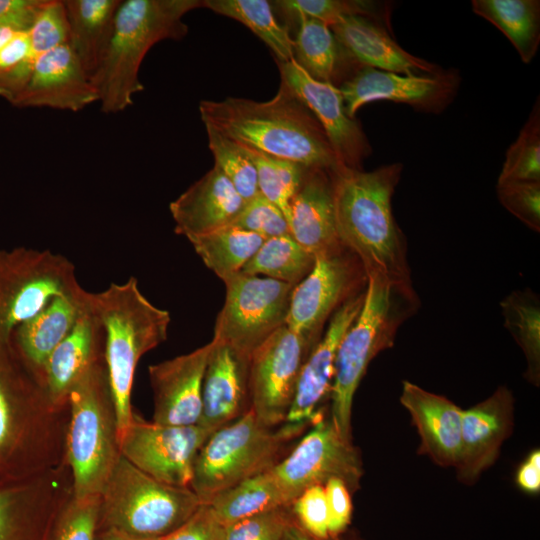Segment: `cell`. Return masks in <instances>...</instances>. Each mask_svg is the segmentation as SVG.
Masks as SVG:
<instances>
[{
  "mask_svg": "<svg viewBox=\"0 0 540 540\" xmlns=\"http://www.w3.org/2000/svg\"><path fill=\"white\" fill-rule=\"evenodd\" d=\"M31 58L35 56L28 30L19 31L0 50V73L10 71Z\"/></svg>",
  "mask_w": 540,
  "mask_h": 540,
  "instance_id": "cell-51",
  "label": "cell"
},
{
  "mask_svg": "<svg viewBox=\"0 0 540 540\" xmlns=\"http://www.w3.org/2000/svg\"><path fill=\"white\" fill-rule=\"evenodd\" d=\"M292 237L315 256L342 245L339 240L331 170L311 168L290 205Z\"/></svg>",
  "mask_w": 540,
  "mask_h": 540,
  "instance_id": "cell-28",
  "label": "cell"
},
{
  "mask_svg": "<svg viewBox=\"0 0 540 540\" xmlns=\"http://www.w3.org/2000/svg\"><path fill=\"white\" fill-rule=\"evenodd\" d=\"M35 57L69 42V25L63 0H45L28 30Z\"/></svg>",
  "mask_w": 540,
  "mask_h": 540,
  "instance_id": "cell-43",
  "label": "cell"
},
{
  "mask_svg": "<svg viewBox=\"0 0 540 540\" xmlns=\"http://www.w3.org/2000/svg\"><path fill=\"white\" fill-rule=\"evenodd\" d=\"M229 226H233L264 239L290 234L289 225L282 211L260 193L245 202Z\"/></svg>",
  "mask_w": 540,
  "mask_h": 540,
  "instance_id": "cell-45",
  "label": "cell"
},
{
  "mask_svg": "<svg viewBox=\"0 0 540 540\" xmlns=\"http://www.w3.org/2000/svg\"><path fill=\"white\" fill-rule=\"evenodd\" d=\"M291 506L304 531L319 539L330 537L324 485L305 489L292 501Z\"/></svg>",
  "mask_w": 540,
  "mask_h": 540,
  "instance_id": "cell-47",
  "label": "cell"
},
{
  "mask_svg": "<svg viewBox=\"0 0 540 540\" xmlns=\"http://www.w3.org/2000/svg\"><path fill=\"white\" fill-rule=\"evenodd\" d=\"M100 496L77 498L74 494L61 509L49 540H95Z\"/></svg>",
  "mask_w": 540,
  "mask_h": 540,
  "instance_id": "cell-42",
  "label": "cell"
},
{
  "mask_svg": "<svg viewBox=\"0 0 540 540\" xmlns=\"http://www.w3.org/2000/svg\"><path fill=\"white\" fill-rule=\"evenodd\" d=\"M290 439L282 427L265 426L249 409L209 436L197 455L189 488L206 504L220 492L272 468Z\"/></svg>",
  "mask_w": 540,
  "mask_h": 540,
  "instance_id": "cell-9",
  "label": "cell"
},
{
  "mask_svg": "<svg viewBox=\"0 0 540 540\" xmlns=\"http://www.w3.org/2000/svg\"><path fill=\"white\" fill-rule=\"evenodd\" d=\"M281 81L310 109L323 127L339 166L363 169L372 147L360 122L345 109L339 88L310 77L292 59L277 62Z\"/></svg>",
  "mask_w": 540,
  "mask_h": 540,
  "instance_id": "cell-18",
  "label": "cell"
},
{
  "mask_svg": "<svg viewBox=\"0 0 540 540\" xmlns=\"http://www.w3.org/2000/svg\"><path fill=\"white\" fill-rule=\"evenodd\" d=\"M418 306L413 286L367 275L362 307L338 345L330 393V419L345 440L352 441L353 399L370 362L393 346L399 327Z\"/></svg>",
  "mask_w": 540,
  "mask_h": 540,
  "instance_id": "cell-5",
  "label": "cell"
},
{
  "mask_svg": "<svg viewBox=\"0 0 540 540\" xmlns=\"http://www.w3.org/2000/svg\"><path fill=\"white\" fill-rule=\"evenodd\" d=\"M330 28L360 66L406 75H435L444 70L403 49L392 36V28L376 19L347 16Z\"/></svg>",
  "mask_w": 540,
  "mask_h": 540,
  "instance_id": "cell-25",
  "label": "cell"
},
{
  "mask_svg": "<svg viewBox=\"0 0 540 540\" xmlns=\"http://www.w3.org/2000/svg\"><path fill=\"white\" fill-rule=\"evenodd\" d=\"M402 170L401 163L372 171L338 166L331 177L340 242L359 258L367 275L412 286L406 238L392 209Z\"/></svg>",
  "mask_w": 540,
  "mask_h": 540,
  "instance_id": "cell-2",
  "label": "cell"
},
{
  "mask_svg": "<svg viewBox=\"0 0 540 540\" xmlns=\"http://www.w3.org/2000/svg\"><path fill=\"white\" fill-rule=\"evenodd\" d=\"M199 112L204 125L271 156L309 168L333 170L339 166L317 118L282 81L268 101L203 100Z\"/></svg>",
  "mask_w": 540,
  "mask_h": 540,
  "instance_id": "cell-3",
  "label": "cell"
},
{
  "mask_svg": "<svg viewBox=\"0 0 540 540\" xmlns=\"http://www.w3.org/2000/svg\"><path fill=\"white\" fill-rule=\"evenodd\" d=\"M496 194L507 211L531 230L540 231V181L497 183Z\"/></svg>",
  "mask_w": 540,
  "mask_h": 540,
  "instance_id": "cell-44",
  "label": "cell"
},
{
  "mask_svg": "<svg viewBox=\"0 0 540 540\" xmlns=\"http://www.w3.org/2000/svg\"><path fill=\"white\" fill-rule=\"evenodd\" d=\"M365 291L351 297L330 317L325 333L305 360L294 399L282 427L292 437L323 418L321 405L330 396L338 345L358 315Z\"/></svg>",
  "mask_w": 540,
  "mask_h": 540,
  "instance_id": "cell-19",
  "label": "cell"
},
{
  "mask_svg": "<svg viewBox=\"0 0 540 540\" xmlns=\"http://www.w3.org/2000/svg\"><path fill=\"white\" fill-rule=\"evenodd\" d=\"M68 422L69 407L52 402L11 341L0 342V488L63 464Z\"/></svg>",
  "mask_w": 540,
  "mask_h": 540,
  "instance_id": "cell-1",
  "label": "cell"
},
{
  "mask_svg": "<svg viewBox=\"0 0 540 540\" xmlns=\"http://www.w3.org/2000/svg\"><path fill=\"white\" fill-rule=\"evenodd\" d=\"M328 515L329 535L336 537L342 534L351 522V491L339 478H331L324 484Z\"/></svg>",
  "mask_w": 540,
  "mask_h": 540,
  "instance_id": "cell-48",
  "label": "cell"
},
{
  "mask_svg": "<svg viewBox=\"0 0 540 540\" xmlns=\"http://www.w3.org/2000/svg\"><path fill=\"white\" fill-rule=\"evenodd\" d=\"M99 496L98 530L110 529L138 539L169 535L202 505L189 487L160 482L122 455Z\"/></svg>",
  "mask_w": 540,
  "mask_h": 540,
  "instance_id": "cell-8",
  "label": "cell"
},
{
  "mask_svg": "<svg viewBox=\"0 0 540 540\" xmlns=\"http://www.w3.org/2000/svg\"><path fill=\"white\" fill-rule=\"evenodd\" d=\"M211 343L199 425L214 432L250 409V355L223 342Z\"/></svg>",
  "mask_w": 540,
  "mask_h": 540,
  "instance_id": "cell-23",
  "label": "cell"
},
{
  "mask_svg": "<svg viewBox=\"0 0 540 540\" xmlns=\"http://www.w3.org/2000/svg\"><path fill=\"white\" fill-rule=\"evenodd\" d=\"M315 258L291 234H284L265 239L241 272L296 286L310 273Z\"/></svg>",
  "mask_w": 540,
  "mask_h": 540,
  "instance_id": "cell-36",
  "label": "cell"
},
{
  "mask_svg": "<svg viewBox=\"0 0 540 540\" xmlns=\"http://www.w3.org/2000/svg\"><path fill=\"white\" fill-rule=\"evenodd\" d=\"M19 31L14 27L0 26V50L15 36Z\"/></svg>",
  "mask_w": 540,
  "mask_h": 540,
  "instance_id": "cell-55",
  "label": "cell"
},
{
  "mask_svg": "<svg viewBox=\"0 0 540 540\" xmlns=\"http://www.w3.org/2000/svg\"><path fill=\"white\" fill-rule=\"evenodd\" d=\"M91 293L73 328L49 355L43 368L48 395L59 407H69L72 388L104 357V330L92 306Z\"/></svg>",
  "mask_w": 540,
  "mask_h": 540,
  "instance_id": "cell-24",
  "label": "cell"
},
{
  "mask_svg": "<svg viewBox=\"0 0 540 540\" xmlns=\"http://www.w3.org/2000/svg\"><path fill=\"white\" fill-rule=\"evenodd\" d=\"M98 101L95 87L68 45L36 57L32 74L12 105L77 112Z\"/></svg>",
  "mask_w": 540,
  "mask_h": 540,
  "instance_id": "cell-22",
  "label": "cell"
},
{
  "mask_svg": "<svg viewBox=\"0 0 540 540\" xmlns=\"http://www.w3.org/2000/svg\"><path fill=\"white\" fill-rule=\"evenodd\" d=\"M316 343L285 324L251 353L250 409L265 426L285 422L302 366Z\"/></svg>",
  "mask_w": 540,
  "mask_h": 540,
  "instance_id": "cell-15",
  "label": "cell"
},
{
  "mask_svg": "<svg viewBox=\"0 0 540 540\" xmlns=\"http://www.w3.org/2000/svg\"><path fill=\"white\" fill-rule=\"evenodd\" d=\"M460 82L456 69L435 75H406L361 66L338 88L351 118L374 101L403 103L418 112L440 114L454 101Z\"/></svg>",
  "mask_w": 540,
  "mask_h": 540,
  "instance_id": "cell-16",
  "label": "cell"
},
{
  "mask_svg": "<svg viewBox=\"0 0 540 540\" xmlns=\"http://www.w3.org/2000/svg\"><path fill=\"white\" fill-rule=\"evenodd\" d=\"M121 0H63L69 25L68 46L91 81L111 38Z\"/></svg>",
  "mask_w": 540,
  "mask_h": 540,
  "instance_id": "cell-31",
  "label": "cell"
},
{
  "mask_svg": "<svg viewBox=\"0 0 540 540\" xmlns=\"http://www.w3.org/2000/svg\"><path fill=\"white\" fill-rule=\"evenodd\" d=\"M282 540H337L336 537H328L326 539H319L311 536L301 527H294L289 525L285 531L284 537Z\"/></svg>",
  "mask_w": 540,
  "mask_h": 540,
  "instance_id": "cell-53",
  "label": "cell"
},
{
  "mask_svg": "<svg viewBox=\"0 0 540 540\" xmlns=\"http://www.w3.org/2000/svg\"><path fill=\"white\" fill-rule=\"evenodd\" d=\"M215 164L247 202L259 194L255 166L243 146L215 128L204 125Z\"/></svg>",
  "mask_w": 540,
  "mask_h": 540,
  "instance_id": "cell-40",
  "label": "cell"
},
{
  "mask_svg": "<svg viewBox=\"0 0 540 540\" xmlns=\"http://www.w3.org/2000/svg\"><path fill=\"white\" fill-rule=\"evenodd\" d=\"M225 302L217 315L213 340L250 355L286 324L294 285L239 272L223 281Z\"/></svg>",
  "mask_w": 540,
  "mask_h": 540,
  "instance_id": "cell-11",
  "label": "cell"
},
{
  "mask_svg": "<svg viewBox=\"0 0 540 540\" xmlns=\"http://www.w3.org/2000/svg\"><path fill=\"white\" fill-rule=\"evenodd\" d=\"M203 7L232 18L258 36L273 52L277 62L294 59V39L276 19L266 0H203Z\"/></svg>",
  "mask_w": 540,
  "mask_h": 540,
  "instance_id": "cell-35",
  "label": "cell"
},
{
  "mask_svg": "<svg viewBox=\"0 0 540 540\" xmlns=\"http://www.w3.org/2000/svg\"><path fill=\"white\" fill-rule=\"evenodd\" d=\"M74 494L66 462L30 480L0 488V540H49Z\"/></svg>",
  "mask_w": 540,
  "mask_h": 540,
  "instance_id": "cell-17",
  "label": "cell"
},
{
  "mask_svg": "<svg viewBox=\"0 0 540 540\" xmlns=\"http://www.w3.org/2000/svg\"><path fill=\"white\" fill-rule=\"evenodd\" d=\"M514 399L500 386L480 403L463 410L457 477L473 484L496 461L513 428Z\"/></svg>",
  "mask_w": 540,
  "mask_h": 540,
  "instance_id": "cell-21",
  "label": "cell"
},
{
  "mask_svg": "<svg viewBox=\"0 0 540 540\" xmlns=\"http://www.w3.org/2000/svg\"><path fill=\"white\" fill-rule=\"evenodd\" d=\"M95 540H162L159 539H138L119 533L114 530L104 529L98 530Z\"/></svg>",
  "mask_w": 540,
  "mask_h": 540,
  "instance_id": "cell-54",
  "label": "cell"
},
{
  "mask_svg": "<svg viewBox=\"0 0 540 540\" xmlns=\"http://www.w3.org/2000/svg\"><path fill=\"white\" fill-rule=\"evenodd\" d=\"M516 482L527 493L535 494L540 490V451H532L520 465Z\"/></svg>",
  "mask_w": 540,
  "mask_h": 540,
  "instance_id": "cell-52",
  "label": "cell"
},
{
  "mask_svg": "<svg viewBox=\"0 0 540 540\" xmlns=\"http://www.w3.org/2000/svg\"><path fill=\"white\" fill-rule=\"evenodd\" d=\"M162 540H224V526L208 505L202 504L190 519Z\"/></svg>",
  "mask_w": 540,
  "mask_h": 540,
  "instance_id": "cell-49",
  "label": "cell"
},
{
  "mask_svg": "<svg viewBox=\"0 0 540 540\" xmlns=\"http://www.w3.org/2000/svg\"><path fill=\"white\" fill-rule=\"evenodd\" d=\"M270 471L290 506L305 489L331 478L343 480L351 492L357 490L363 464L352 441L340 436L330 417H323Z\"/></svg>",
  "mask_w": 540,
  "mask_h": 540,
  "instance_id": "cell-13",
  "label": "cell"
},
{
  "mask_svg": "<svg viewBox=\"0 0 540 540\" xmlns=\"http://www.w3.org/2000/svg\"><path fill=\"white\" fill-rule=\"evenodd\" d=\"M475 14L498 28L528 64L540 44L539 0H472Z\"/></svg>",
  "mask_w": 540,
  "mask_h": 540,
  "instance_id": "cell-32",
  "label": "cell"
},
{
  "mask_svg": "<svg viewBox=\"0 0 540 540\" xmlns=\"http://www.w3.org/2000/svg\"><path fill=\"white\" fill-rule=\"evenodd\" d=\"M212 343L187 354L152 364L148 376L153 391V422L197 425L202 413V386Z\"/></svg>",
  "mask_w": 540,
  "mask_h": 540,
  "instance_id": "cell-20",
  "label": "cell"
},
{
  "mask_svg": "<svg viewBox=\"0 0 540 540\" xmlns=\"http://www.w3.org/2000/svg\"><path fill=\"white\" fill-rule=\"evenodd\" d=\"M120 456L115 403L103 357L85 372L69 395L65 459L74 496L100 495Z\"/></svg>",
  "mask_w": 540,
  "mask_h": 540,
  "instance_id": "cell-7",
  "label": "cell"
},
{
  "mask_svg": "<svg viewBox=\"0 0 540 540\" xmlns=\"http://www.w3.org/2000/svg\"><path fill=\"white\" fill-rule=\"evenodd\" d=\"M366 285L364 266L343 244L316 255L310 273L293 289L286 326L318 342L327 319L348 299L365 291Z\"/></svg>",
  "mask_w": 540,
  "mask_h": 540,
  "instance_id": "cell-12",
  "label": "cell"
},
{
  "mask_svg": "<svg viewBox=\"0 0 540 540\" xmlns=\"http://www.w3.org/2000/svg\"><path fill=\"white\" fill-rule=\"evenodd\" d=\"M245 204L215 166L169 205L174 231L187 239L229 226Z\"/></svg>",
  "mask_w": 540,
  "mask_h": 540,
  "instance_id": "cell-27",
  "label": "cell"
},
{
  "mask_svg": "<svg viewBox=\"0 0 540 540\" xmlns=\"http://www.w3.org/2000/svg\"><path fill=\"white\" fill-rule=\"evenodd\" d=\"M213 432L197 424L164 425L133 412L119 437L121 455L152 478L189 487L197 455Z\"/></svg>",
  "mask_w": 540,
  "mask_h": 540,
  "instance_id": "cell-14",
  "label": "cell"
},
{
  "mask_svg": "<svg viewBox=\"0 0 540 540\" xmlns=\"http://www.w3.org/2000/svg\"><path fill=\"white\" fill-rule=\"evenodd\" d=\"M79 284L74 264L48 249L0 250V342L55 297L74 294Z\"/></svg>",
  "mask_w": 540,
  "mask_h": 540,
  "instance_id": "cell-10",
  "label": "cell"
},
{
  "mask_svg": "<svg viewBox=\"0 0 540 540\" xmlns=\"http://www.w3.org/2000/svg\"><path fill=\"white\" fill-rule=\"evenodd\" d=\"M88 293L83 288L74 294L57 296L39 313L13 330L10 337L12 346L42 378L49 355L73 328Z\"/></svg>",
  "mask_w": 540,
  "mask_h": 540,
  "instance_id": "cell-29",
  "label": "cell"
},
{
  "mask_svg": "<svg viewBox=\"0 0 540 540\" xmlns=\"http://www.w3.org/2000/svg\"><path fill=\"white\" fill-rule=\"evenodd\" d=\"M203 0H121L104 56L91 83L101 110L117 113L133 103L144 89L141 63L150 48L165 39L179 40L188 33L183 17Z\"/></svg>",
  "mask_w": 540,
  "mask_h": 540,
  "instance_id": "cell-4",
  "label": "cell"
},
{
  "mask_svg": "<svg viewBox=\"0 0 540 540\" xmlns=\"http://www.w3.org/2000/svg\"><path fill=\"white\" fill-rule=\"evenodd\" d=\"M45 0H0V26L29 30Z\"/></svg>",
  "mask_w": 540,
  "mask_h": 540,
  "instance_id": "cell-50",
  "label": "cell"
},
{
  "mask_svg": "<svg viewBox=\"0 0 540 540\" xmlns=\"http://www.w3.org/2000/svg\"><path fill=\"white\" fill-rule=\"evenodd\" d=\"M288 506L271 509L224 527V540H282L289 524Z\"/></svg>",
  "mask_w": 540,
  "mask_h": 540,
  "instance_id": "cell-46",
  "label": "cell"
},
{
  "mask_svg": "<svg viewBox=\"0 0 540 540\" xmlns=\"http://www.w3.org/2000/svg\"><path fill=\"white\" fill-rule=\"evenodd\" d=\"M296 21L294 59L310 77L338 88L361 67L347 54L329 25L307 17Z\"/></svg>",
  "mask_w": 540,
  "mask_h": 540,
  "instance_id": "cell-30",
  "label": "cell"
},
{
  "mask_svg": "<svg viewBox=\"0 0 540 540\" xmlns=\"http://www.w3.org/2000/svg\"><path fill=\"white\" fill-rule=\"evenodd\" d=\"M504 327L522 349L526 378L534 385L540 380V301L530 288L508 294L500 303Z\"/></svg>",
  "mask_w": 540,
  "mask_h": 540,
  "instance_id": "cell-37",
  "label": "cell"
},
{
  "mask_svg": "<svg viewBox=\"0 0 540 540\" xmlns=\"http://www.w3.org/2000/svg\"><path fill=\"white\" fill-rule=\"evenodd\" d=\"M241 145L255 166L259 193L279 208L289 222L292 199L311 168Z\"/></svg>",
  "mask_w": 540,
  "mask_h": 540,
  "instance_id": "cell-38",
  "label": "cell"
},
{
  "mask_svg": "<svg viewBox=\"0 0 540 540\" xmlns=\"http://www.w3.org/2000/svg\"><path fill=\"white\" fill-rule=\"evenodd\" d=\"M295 20L313 18L331 26L347 16H365L391 27V5L366 0H279L273 2Z\"/></svg>",
  "mask_w": 540,
  "mask_h": 540,
  "instance_id": "cell-39",
  "label": "cell"
},
{
  "mask_svg": "<svg viewBox=\"0 0 540 540\" xmlns=\"http://www.w3.org/2000/svg\"><path fill=\"white\" fill-rule=\"evenodd\" d=\"M91 302L104 330V358L120 437L134 412L131 394L137 364L166 341L171 317L142 294L134 276L91 293Z\"/></svg>",
  "mask_w": 540,
  "mask_h": 540,
  "instance_id": "cell-6",
  "label": "cell"
},
{
  "mask_svg": "<svg viewBox=\"0 0 540 540\" xmlns=\"http://www.w3.org/2000/svg\"><path fill=\"white\" fill-rule=\"evenodd\" d=\"M400 403L420 436V453L443 467H456L461 449L463 409L448 398L404 381Z\"/></svg>",
  "mask_w": 540,
  "mask_h": 540,
  "instance_id": "cell-26",
  "label": "cell"
},
{
  "mask_svg": "<svg viewBox=\"0 0 540 540\" xmlns=\"http://www.w3.org/2000/svg\"><path fill=\"white\" fill-rule=\"evenodd\" d=\"M270 469L220 492L206 503L222 526L289 506Z\"/></svg>",
  "mask_w": 540,
  "mask_h": 540,
  "instance_id": "cell-33",
  "label": "cell"
},
{
  "mask_svg": "<svg viewBox=\"0 0 540 540\" xmlns=\"http://www.w3.org/2000/svg\"><path fill=\"white\" fill-rule=\"evenodd\" d=\"M497 183L540 181V101L539 98L508 148Z\"/></svg>",
  "mask_w": 540,
  "mask_h": 540,
  "instance_id": "cell-41",
  "label": "cell"
},
{
  "mask_svg": "<svg viewBox=\"0 0 540 540\" xmlns=\"http://www.w3.org/2000/svg\"><path fill=\"white\" fill-rule=\"evenodd\" d=\"M203 263L222 281L241 272L264 242V238L226 226L188 239Z\"/></svg>",
  "mask_w": 540,
  "mask_h": 540,
  "instance_id": "cell-34",
  "label": "cell"
}]
</instances>
